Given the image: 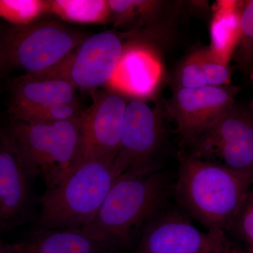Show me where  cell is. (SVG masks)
<instances>
[{
  "mask_svg": "<svg viewBox=\"0 0 253 253\" xmlns=\"http://www.w3.org/2000/svg\"><path fill=\"white\" fill-rule=\"evenodd\" d=\"M168 189L163 172H125L115 181L94 219L82 231L107 253L126 249L139 229L159 212Z\"/></svg>",
  "mask_w": 253,
  "mask_h": 253,
  "instance_id": "cell-1",
  "label": "cell"
},
{
  "mask_svg": "<svg viewBox=\"0 0 253 253\" xmlns=\"http://www.w3.org/2000/svg\"><path fill=\"white\" fill-rule=\"evenodd\" d=\"M253 179L220 165L181 156L174 186L176 201L207 230L225 232L234 225Z\"/></svg>",
  "mask_w": 253,
  "mask_h": 253,
  "instance_id": "cell-2",
  "label": "cell"
},
{
  "mask_svg": "<svg viewBox=\"0 0 253 253\" xmlns=\"http://www.w3.org/2000/svg\"><path fill=\"white\" fill-rule=\"evenodd\" d=\"M114 163L83 161L42 197L36 230L83 229L94 219L120 174Z\"/></svg>",
  "mask_w": 253,
  "mask_h": 253,
  "instance_id": "cell-3",
  "label": "cell"
},
{
  "mask_svg": "<svg viewBox=\"0 0 253 253\" xmlns=\"http://www.w3.org/2000/svg\"><path fill=\"white\" fill-rule=\"evenodd\" d=\"M81 116L54 123L15 121L10 126L6 137L20 163L28 176L42 178L47 189L57 186L76 165L81 149Z\"/></svg>",
  "mask_w": 253,
  "mask_h": 253,
  "instance_id": "cell-4",
  "label": "cell"
},
{
  "mask_svg": "<svg viewBox=\"0 0 253 253\" xmlns=\"http://www.w3.org/2000/svg\"><path fill=\"white\" fill-rule=\"evenodd\" d=\"M86 38L54 21L10 26L0 36V71L18 68L43 76L58 67Z\"/></svg>",
  "mask_w": 253,
  "mask_h": 253,
  "instance_id": "cell-5",
  "label": "cell"
},
{
  "mask_svg": "<svg viewBox=\"0 0 253 253\" xmlns=\"http://www.w3.org/2000/svg\"><path fill=\"white\" fill-rule=\"evenodd\" d=\"M191 156L253 179V118L235 106L191 141Z\"/></svg>",
  "mask_w": 253,
  "mask_h": 253,
  "instance_id": "cell-6",
  "label": "cell"
},
{
  "mask_svg": "<svg viewBox=\"0 0 253 253\" xmlns=\"http://www.w3.org/2000/svg\"><path fill=\"white\" fill-rule=\"evenodd\" d=\"M136 253H236L225 232L203 231L180 213H158L143 229Z\"/></svg>",
  "mask_w": 253,
  "mask_h": 253,
  "instance_id": "cell-7",
  "label": "cell"
},
{
  "mask_svg": "<svg viewBox=\"0 0 253 253\" xmlns=\"http://www.w3.org/2000/svg\"><path fill=\"white\" fill-rule=\"evenodd\" d=\"M126 46L113 32L89 37L58 67L42 77L67 81L75 88L95 89L110 83L116 74Z\"/></svg>",
  "mask_w": 253,
  "mask_h": 253,
  "instance_id": "cell-8",
  "label": "cell"
},
{
  "mask_svg": "<svg viewBox=\"0 0 253 253\" xmlns=\"http://www.w3.org/2000/svg\"><path fill=\"white\" fill-rule=\"evenodd\" d=\"M164 129L161 116L145 100L127 101L119 152L114 167L125 172L148 174L158 172L156 158L161 149Z\"/></svg>",
  "mask_w": 253,
  "mask_h": 253,
  "instance_id": "cell-9",
  "label": "cell"
},
{
  "mask_svg": "<svg viewBox=\"0 0 253 253\" xmlns=\"http://www.w3.org/2000/svg\"><path fill=\"white\" fill-rule=\"evenodd\" d=\"M126 104L124 95L112 89L95 94L92 104L81 113V149L74 167L89 160L115 162L121 146Z\"/></svg>",
  "mask_w": 253,
  "mask_h": 253,
  "instance_id": "cell-10",
  "label": "cell"
},
{
  "mask_svg": "<svg viewBox=\"0 0 253 253\" xmlns=\"http://www.w3.org/2000/svg\"><path fill=\"white\" fill-rule=\"evenodd\" d=\"M236 86L207 85L178 88L168 104L176 130L191 142L234 107Z\"/></svg>",
  "mask_w": 253,
  "mask_h": 253,
  "instance_id": "cell-11",
  "label": "cell"
},
{
  "mask_svg": "<svg viewBox=\"0 0 253 253\" xmlns=\"http://www.w3.org/2000/svg\"><path fill=\"white\" fill-rule=\"evenodd\" d=\"M163 73V62L156 50L148 45L130 46L125 49L110 83L113 90L146 101L158 90Z\"/></svg>",
  "mask_w": 253,
  "mask_h": 253,
  "instance_id": "cell-12",
  "label": "cell"
},
{
  "mask_svg": "<svg viewBox=\"0 0 253 253\" xmlns=\"http://www.w3.org/2000/svg\"><path fill=\"white\" fill-rule=\"evenodd\" d=\"M27 172L7 137L0 141V230L22 221L29 206Z\"/></svg>",
  "mask_w": 253,
  "mask_h": 253,
  "instance_id": "cell-13",
  "label": "cell"
},
{
  "mask_svg": "<svg viewBox=\"0 0 253 253\" xmlns=\"http://www.w3.org/2000/svg\"><path fill=\"white\" fill-rule=\"evenodd\" d=\"M77 102L76 88L67 81L26 74L16 78L11 89V113L47 105Z\"/></svg>",
  "mask_w": 253,
  "mask_h": 253,
  "instance_id": "cell-14",
  "label": "cell"
},
{
  "mask_svg": "<svg viewBox=\"0 0 253 253\" xmlns=\"http://www.w3.org/2000/svg\"><path fill=\"white\" fill-rule=\"evenodd\" d=\"M11 247L16 253H107L81 229L35 230Z\"/></svg>",
  "mask_w": 253,
  "mask_h": 253,
  "instance_id": "cell-15",
  "label": "cell"
},
{
  "mask_svg": "<svg viewBox=\"0 0 253 253\" xmlns=\"http://www.w3.org/2000/svg\"><path fill=\"white\" fill-rule=\"evenodd\" d=\"M241 1L219 0L214 4L208 49L218 62L229 66L239 45Z\"/></svg>",
  "mask_w": 253,
  "mask_h": 253,
  "instance_id": "cell-16",
  "label": "cell"
},
{
  "mask_svg": "<svg viewBox=\"0 0 253 253\" xmlns=\"http://www.w3.org/2000/svg\"><path fill=\"white\" fill-rule=\"evenodd\" d=\"M48 12L68 21L103 23L110 21L109 0H49Z\"/></svg>",
  "mask_w": 253,
  "mask_h": 253,
  "instance_id": "cell-17",
  "label": "cell"
},
{
  "mask_svg": "<svg viewBox=\"0 0 253 253\" xmlns=\"http://www.w3.org/2000/svg\"><path fill=\"white\" fill-rule=\"evenodd\" d=\"M110 21L117 28H134L152 22L162 9L156 0H109Z\"/></svg>",
  "mask_w": 253,
  "mask_h": 253,
  "instance_id": "cell-18",
  "label": "cell"
},
{
  "mask_svg": "<svg viewBox=\"0 0 253 253\" xmlns=\"http://www.w3.org/2000/svg\"><path fill=\"white\" fill-rule=\"evenodd\" d=\"M77 102L58 104L19 110L11 113L15 121L31 123H54L78 117L82 111Z\"/></svg>",
  "mask_w": 253,
  "mask_h": 253,
  "instance_id": "cell-19",
  "label": "cell"
},
{
  "mask_svg": "<svg viewBox=\"0 0 253 253\" xmlns=\"http://www.w3.org/2000/svg\"><path fill=\"white\" fill-rule=\"evenodd\" d=\"M48 12L44 0H0V17L12 26H24L35 22Z\"/></svg>",
  "mask_w": 253,
  "mask_h": 253,
  "instance_id": "cell-20",
  "label": "cell"
},
{
  "mask_svg": "<svg viewBox=\"0 0 253 253\" xmlns=\"http://www.w3.org/2000/svg\"><path fill=\"white\" fill-rule=\"evenodd\" d=\"M240 27L241 36L236 51L241 66L248 68L253 59V0L241 1Z\"/></svg>",
  "mask_w": 253,
  "mask_h": 253,
  "instance_id": "cell-21",
  "label": "cell"
},
{
  "mask_svg": "<svg viewBox=\"0 0 253 253\" xmlns=\"http://www.w3.org/2000/svg\"><path fill=\"white\" fill-rule=\"evenodd\" d=\"M196 53L207 78L208 85H230L231 73L229 66L216 61L210 54L208 48L196 50Z\"/></svg>",
  "mask_w": 253,
  "mask_h": 253,
  "instance_id": "cell-22",
  "label": "cell"
},
{
  "mask_svg": "<svg viewBox=\"0 0 253 253\" xmlns=\"http://www.w3.org/2000/svg\"><path fill=\"white\" fill-rule=\"evenodd\" d=\"M178 88H199L208 85L207 78L196 51L187 56L177 75Z\"/></svg>",
  "mask_w": 253,
  "mask_h": 253,
  "instance_id": "cell-23",
  "label": "cell"
},
{
  "mask_svg": "<svg viewBox=\"0 0 253 253\" xmlns=\"http://www.w3.org/2000/svg\"><path fill=\"white\" fill-rule=\"evenodd\" d=\"M234 224L237 225L240 233L253 244V187L250 191Z\"/></svg>",
  "mask_w": 253,
  "mask_h": 253,
  "instance_id": "cell-24",
  "label": "cell"
},
{
  "mask_svg": "<svg viewBox=\"0 0 253 253\" xmlns=\"http://www.w3.org/2000/svg\"><path fill=\"white\" fill-rule=\"evenodd\" d=\"M14 253H15V252H14Z\"/></svg>",
  "mask_w": 253,
  "mask_h": 253,
  "instance_id": "cell-25",
  "label": "cell"
}]
</instances>
